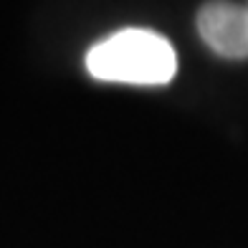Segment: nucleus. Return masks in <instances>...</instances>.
<instances>
[{"instance_id":"nucleus-1","label":"nucleus","mask_w":248,"mask_h":248,"mask_svg":"<svg viewBox=\"0 0 248 248\" xmlns=\"http://www.w3.org/2000/svg\"><path fill=\"white\" fill-rule=\"evenodd\" d=\"M86 71L99 81L162 86L177 71V53L157 31L122 28L86 51Z\"/></svg>"},{"instance_id":"nucleus-2","label":"nucleus","mask_w":248,"mask_h":248,"mask_svg":"<svg viewBox=\"0 0 248 248\" xmlns=\"http://www.w3.org/2000/svg\"><path fill=\"white\" fill-rule=\"evenodd\" d=\"M198 33L223 59H248V5L208 3L198 10Z\"/></svg>"}]
</instances>
